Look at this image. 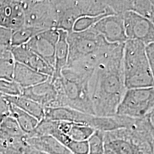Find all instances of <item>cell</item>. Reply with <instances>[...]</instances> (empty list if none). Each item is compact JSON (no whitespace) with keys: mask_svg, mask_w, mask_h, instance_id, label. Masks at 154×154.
I'll use <instances>...</instances> for the list:
<instances>
[{"mask_svg":"<svg viewBox=\"0 0 154 154\" xmlns=\"http://www.w3.org/2000/svg\"><path fill=\"white\" fill-rule=\"evenodd\" d=\"M124 45L97 63L89 81V91L95 116H113L127 89L123 70Z\"/></svg>","mask_w":154,"mask_h":154,"instance_id":"6da1fadb","label":"cell"},{"mask_svg":"<svg viewBox=\"0 0 154 154\" xmlns=\"http://www.w3.org/2000/svg\"><path fill=\"white\" fill-rule=\"evenodd\" d=\"M95 67L86 63L74 64L64 68L60 77H51L60 94L61 107L95 116L89 81Z\"/></svg>","mask_w":154,"mask_h":154,"instance_id":"7a4b0ae2","label":"cell"},{"mask_svg":"<svg viewBox=\"0 0 154 154\" xmlns=\"http://www.w3.org/2000/svg\"><path fill=\"white\" fill-rule=\"evenodd\" d=\"M67 41L69 51L66 66L85 62L97 65L119 45L107 42L92 28L68 33Z\"/></svg>","mask_w":154,"mask_h":154,"instance_id":"3957f363","label":"cell"},{"mask_svg":"<svg viewBox=\"0 0 154 154\" xmlns=\"http://www.w3.org/2000/svg\"><path fill=\"white\" fill-rule=\"evenodd\" d=\"M123 70L127 90L154 87V81L146 53V45L136 40L124 45Z\"/></svg>","mask_w":154,"mask_h":154,"instance_id":"277c9868","label":"cell"},{"mask_svg":"<svg viewBox=\"0 0 154 154\" xmlns=\"http://www.w3.org/2000/svg\"><path fill=\"white\" fill-rule=\"evenodd\" d=\"M55 4L57 29L63 30L68 33L72 31L75 22L81 18L103 14L114 15L106 1L55 0Z\"/></svg>","mask_w":154,"mask_h":154,"instance_id":"5b68a950","label":"cell"},{"mask_svg":"<svg viewBox=\"0 0 154 154\" xmlns=\"http://www.w3.org/2000/svg\"><path fill=\"white\" fill-rule=\"evenodd\" d=\"M25 26L41 31L57 29V15L55 1H21Z\"/></svg>","mask_w":154,"mask_h":154,"instance_id":"8992f818","label":"cell"},{"mask_svg":"<svg viewBox=\"0 0 154 154\" xmlns=\"http://www.w3.org/2000/svg\"><path fill=\"white\" fill-rule=\"evenodd\" d=\"M154 107V87L127 90L116 115L141 119Z\"/></svg>","mask_w":154,"mask_h":154,"instance_id":"52a82bcc","label":"cell"},{"mask_svg":"<svg viewBox=\"0 0 154 154\" xmlns=\"http://www.w3.org/2000/svg\"><path fill=\"white\" fill-rule=\"evenodd\" d=\"M123 18L128 40H136L146 46L154 42V23L132 12L125 13Z\"/></svg>","mask_w":154,"mask_h":154,"instance_id":"ba28073f","label":"cell"},{"mask_svg":"<svg viewBox=\"0 0 154 154\" xmlns=\"http://www.w3.org/2000/svg\"><path fill=\"white\" fill-rule=\"evenodd\" d=\"M58 37V30L51 29L37 34L25 45L54 70L55 49Z\"/></svg>","mask_w":154,"mask_h":154,"instance_id":"9c48e42d","label":"cell"},{"mask_svg":"<svg viewBox=\"0 0 154 154\" xmlns=\"http://www.w3.org/2000/svg\"><path fill=\"white\" fill-rule=\"evenodd\" d=\"M21 95L33 100L45 108L61 107L60 94L51 77L44 82L23 88Z\"/></svg>","mask_w":154,"mask_h":154,"instance_id":"30bf717a","label":"cell"},{"mask_svg":"<svg viewBox=\"0 0 154 154\" xmlns=\"http://www.w3.org/2000/svg\"><path fill=\"white\" fill-rule=\"evenodd\" d=\"M91 28L111 44H125L128 40L123 20L120 16L105 17Z\"/></svg>","mask_w":154,"mask_h":154,"instance_id":"8fae6325","label":"cell"},{"mask_svg":"<svg viewBox=\"0 0 154 154\" xmlns=\"http://www.w3.org/2000/svg\"><path fill=\"white\" fill-rule=\"evenodd\" d=\"M25 26L21 1H1L0 26L11 32Z\"/></svg>","mask_w":154,"mask_h":154,"instance_id":"7c38bea8","label":"cell"},{"mask_svg":"<svg viewBox=\"0 0 154 154\" xmlns=\"http://www.w3.org/2000/svg\"><path fill=\"white\" fill-rule=\"evenodd\" d=\"M10 50L16 62L28 66L34 70L49 77L53 76L54 70L26 45L11 46Z\"/></svg>","mask_w":154,"mask_h":154,"instance_id":"4fadbf2b","label":"cell"},{"mask_svg":"<svg viewBox=\"0 0 154 154\" xmlns=\"http://www.w3.org/2000/svg\"><path fill=\"white\" fill-rule=\"evenodd\" d=\"M94 116L70 107H59L55 108H45L44 119L72 122L91 127Z\"/></svg>","mask_w":154,"mask_h":154,"instance_id":"5bb4252c","label":"cell"},{"mask_svg":"<svg viewBox=\"0 0 154 154\" xmlns=\"http://www.w3.org/2000/svg\"><path fill=\"white\" fill-rule=\"evenodd\" d=\"M49 77L16 62L13 81L21 88H28L35 86L47 81Z\"/></svg>","mask_w":154,"mask_h":154,"instance_id":"9a60e30c","label":"cell"},{"mask_svg":"<svg viewBox=\"0 0 154 154\" xmlns=\"http://www.w3.org/2000/svg\"><path fill=\"white\" fill-rule=\"evenodd\" d=\"M26 142L29 146L44 154H73L65 146L52 136L27 138Z\"/></svg>","mask_w":154,"mask_h":154,"instance_id":"2e32d148","label":"cell"},{"mask_svg":"<svg viewBox=\"0 0 154 154\" xmlns=\"http://www.w3.org/2000/svg\"><path fill=\"white\" fill-rule=\"evenodd\" d=\"M58 30L59 37L55 49V65L53 78H58L61 76V72L67 66L69 57L68 32L61 29Z\"/></svg>","mask_w":154,"mask_h":154,"instance_id":"e0dca14e","label":"cell"},{"mask_svg":"<svg viewBox=\"0 0 154 154\" xmlns=\"http://www.w3.org/2000/svg\"><path fill=\"white\" fill-rule=\"evenodd\" d=\"M4 96L11 105L35 117L39 122L44 119L45 107L35 101L22 95Z\"/></svg>","mask_w":154,"mask_h":154,"instance_id":"ac0fdd59","label":"cell"},{"mask_svg":"<svg viewBox=\"0 0 154 154\" xmlns=\"http://www.w3.org/2000/svg\"><path fill=\"white\" fill-rule=\"evenodd\" d=\"M11 116L15 119L23 133L29 135L38 125V120L11 103Z\"/></svg>","mask_w":154,"mask_h":154,"instance_id":"d6986e66","label":"cell"},{"mask_svg":"<svg viewBox=\"0 0 154 154\" xmlns=\"http://www.w3.org/2000/svg\"><path fill=\"white\" fill-rule=\"evenodd\" d=\"M25 135L11 116L6 117L0 122V139L22 138Z\"/></svg>","mask_w":154,"mask_h":154,"instance_id":"ffe728a7","label":"cell"},{"mask_svg":"<svg viewBox=\"0 0 154 154\" xmlns=\"http://www.w3.org/2000/svg\"><path fill=\"white\" fill-rule=\"evenodd\" d=\"M43 31L28 26H24L14 32H12L11 46L25 45L35 35Z\"/></svg>","mask_w":154,"mask_h":154,"instance_id":"44dd1931","label":"cell"},{"mask_svg":"<svg viewBox=\"0 0 154 154\" xmlns=\"http://www.w3.org/2000/svg\"><path fill=\"white\" fill-rule=\"evenodd\" d=\"M15 65L16 61L9 48L0 58V80L13 81Z\"/></svg>","mask_w":154,"mask_h":154,"instance_id":"7402d4cb","label":"cell"},{"mask_svg":"<svg viewBox=\"0 0 154 154\" xmlns=\"http://www.w3.org/2000/svg\"><path fill=\"white\" fill-rule=\"evenodd\" d=\"M130 11L148 19L154 23V5L152 1H132Z\"/></svg>","mask_w":154,"mask_h":154,"instance_id":"603a6c76","label":"cell"},{"mask_svg":"<svg viewBox=\"0 0 154 154\" xmlns=\"http://www.w3.org/2000/svg\"><path fill=\"white\" fill-rule=\"evenodd\" d=\"M58 140L73 154H89V146L88 141H75L64 135L60 136Z\"/></svg>","mask_w":154,"mask_h":154,"instance_id":"cb8c5ba5","label":"cell"},{"mask_svg":"<svg viewBox=\"0 0 154 154\" xmlns=\"http://www.w3.org/2000/svg\"><path fill=\"white\" fill-rule=\"evenodd\" d=\"M89 154H103L105 150V132L95 130L88 140Z\"/></svg>","mask_w":154,"mask_h":154,"instance_id":"d4e9b609","label":"cell"},{"mask_svg":"<svg viewBox=\"0 0 154 154\" xmlns=\"http://www.w3.org/2000/svg\"><path fill=\"white\" fill-rule=\"evenodd\" d=\"M110 16L109 14H103L97 17H85L78 20L75 22L73 28V32H82L89 29L105 17Z\"/></svg>","mask_w":154,"mask_h":154,"instance_id":"484cf974","label":"cell"},{"mask_svg":"<svg viewBox=\"0 0 154 154\" xmlns=\"http://www.w3.org/2000/svg\"><path fill=\"white\" fill-rule=\"evenodd\" d=\"M22 89L13 81L0 80V94L7 96L21 95Z\"/></svg>","mask_w":154,"mask_h":154,"instance_id":"4316f807","label":"cell"},{"mask_svg":"<svg viewBox=\"0 0 154 154\" xmlns=\"http://www.w3.org/2000/svg\"><path fill=\"white\" fill-rule=\"evenodd\" d=\"M11 116V103L4 95L0 94V122Z\"/></svg>","mask_w":154,"mask_h":154,"instance_id":"83f0119b","label":"cell"},{"mask_svg":"<svg viewBox=\"0 0 154 154\" xmlns=\"http://www.w3.org/2000/svg\"><path fill=\"white\" fill-rule=\"evenodd\" d=\"M12 32L0 26V46H11Z\"/></svg>","mask_w":154,"mask_h":154,"instance_id":"f1b7e54d","label":"cell"},{"mask_svg":"<svg viewBox=\"0 0 154 154\" xmlns=\"http://www.w3.org/2000/svg\"><path fill=\"white\" fill-rule=\"evenodd\" d=\"M146 53L154 81V42L146 46Z\"/></svg>","mask_w":154,"mask_h":154,"instance_id":"f546056e","label":"cell"},{"mask_svg":"<svg viewBox=\"0 0 154 154\" xmlns=\"http://www.w3.org/2000/svg\"><path fill=\"white\" fill-rule=\"evenodd\" d=\"M142 119L149 131L154 135V107Z\"/></svg>","mask_w":154,"mask_h":154,"instance_id":"4dcf8cb0","label":"cell"},{"mask_svg":"<svg viewBox=\"0 0 154 154\" xmlns=\"http://www.w3.org/2000/svg\"><path fill=\"white\" fill-rule=\"evenodd\" d=\"M0 154H25L22 149L0 145Z\"/></svg>","mask_w":154,"mask_h":154,"instance_id":"1f68e13d","label":"cell"},{"mask_svg":"<svg viewBox=\"0 0 154 154\" xmlns=\"http://www.w3.org/2000/svg\"><path fill=\"white\" fill-rule=\"evenodd\" d=\"M24 153L25 154H43L41 152L29 146L28 144L25 148Z\"/></svg>","mask_w":154,"mask_h":154,"instance_id":"d6a6232c","label":"cell"},{"mask_svg":"<svg viewBox=\"0 0 154 154\" xmlns=\"http://www.w3.org/2000/svg\"><path fill=\"white\" fill-rule=\"evenodd\" d=\"M11 46H0V58L2 57L5 54L6 52L9 49Z\"/></svg>","mask_w":154,"mask_h":154,"instance_id":"836d02e7","label":"cell"},{"mask_svg":"<svg viewBox=\"0 0 154 154\" xmlns=\"http://www.w3.org/2000/svg\"><path fill=\"white\" fill-rule=\"evenodd\" d=\"M152 3H153V4H154V1H152Z\"/></svg>","mask_w":154,"mask_h":154,"instance_id":"e575fe53","label":"cell"},{"mask_svg":"<svg viewBox=\"0 0 154 154\" xmlns=\"http://www.w3.org/2000/svg\"><path fill=\"white\" fill-rule=\"evenodd\" d=\"M0 8H1V1H0Z\"/></svg>","mask_w":154,"mask_h":154,"instance_id":"d590c367","label":"cell"},{"mask_svg":"<svg viewBox=\"0 0 154 154\" xmlns=\"http://www.w3.org/2000/svg\"><path fill=\"white\" fill-rule=\"evenodd\" d=\"M42 154H44V153H42Z\"/></svg>","mask_w":154,"mask_h":154,"instance_id":"8d00e7d4","label":"cell"}]
</instances>
